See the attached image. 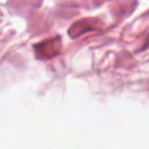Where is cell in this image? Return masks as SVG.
Here are the masks:
<instances>
[]
</instances>
